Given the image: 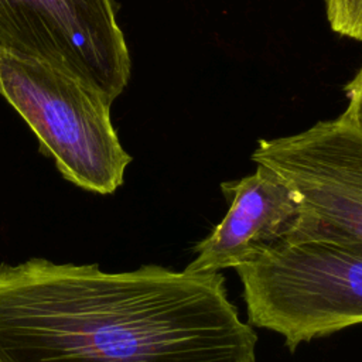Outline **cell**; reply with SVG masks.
Returning a JSON list of instances; mask_svg holds the SVG:
<instances>
[{
	"label": "cell",
	"instance_id": "6da1fadb",
	"mask_svg": "<svg viewBox=\"0 0 362 362\" xmlns=\"http://www.w3.org/2000/svg\"><path fill=\"white\" fill-rule=\"evenodd\" d=\"M256 345L222 273L0 264L4 362H256Z\"/></svg>",
	"mask_w": 362,
	"mask_h": 362
},
{
	"label": "cell",
	"instance_id": "7a4b0ae2",
	"mask_svg": "<svg viewBox=\"0 0 362 362\" xmlns=\"http://www.w3.org/2000/svg\"><path fill=\"white\" fill-rule=\"evenodd\" d=\"M247 322L301 344L362 324V242L303 215L296 228L235 269Z\"/></svg>",
	"mask_w": 362,
	"mask_h": 362
},
{
	"label": "cell",
	"instance_id": "3957f363",
	"mask_svg": "<svg viewBox=\"0 0 362 362\" xmlns=\"http://www.w3.org/2000/svg\"><path fill=\"white\" fill-rule=\"evenodd\" d=\"M0 95L74 185L107 195L132 161L110 119V103L75 78L38 61L0 55Z\"/></svg>",
	"mask_w": 362,
	"mask_h": 362
},
{
	"label": "cell",
	"instance_id": "277c9868",
	"mask_svg": "<svg viewBox=\"0 0 362 362\" xmlns=\"http://www.w3.org/2000/svg\"><path fill=\"white\" fill-rule=\"evenodd\" d=\"M0 55L57 68L110 105L130 79L113 0H0Z\"/></svg>",
	"mask_w": 362,
	"mask_h": 362
},
{
	"label": "cell",
	"instance_id": "5b68a950",
	"mask_svg": "<svg viewBox=\"0 0 362 362\" xmlns=\"http://www.w3.org/2000/svg\"><path fill=\"white\" fill-rule=\"evenodd\" d=\"M252 161L297 191L305 219L362 242V133L341 116L259 140Z\"/></svg>",
	"mask_w": 362,
	"mask_h": 362
},
{
	"label": "cell",
	"instance_id": "8992f818",
	"mask_svg": "<svg viewBox=\"0 0 362 362\" xmlns=\"http://www.w3.org/2000/svg\"><path fill=\"white\" fill-rule=\"evenodd\" d=\"M228 202L223 219L194 246L188 273H221L256 259L287 236L301 216L297 191L272 168L256 164L255 173L223 181Z\"/></svg>",
	"mask_w": 362,
	"mask_h": 362
},
{
	"label": "cell",
	"instance_id": "52a82bcc",
	"mask_svg": "<svg viewBox=\"0 0 362 362\" xmlns=\"http://www.w3.org/2000/svg\"><path fill=\"white\" fill-rule=\"evenodd\" d=\"M331 28L362 41V0H324Z\"/></svg>",
	"mask_w": 362,
	"mask_h": 362
},
{
	"label": "cell",
	"instance_id": "ba28073f",
	"mask_svg": "<svg viewBox=\"0 0 362 362\" xmlns=\"http://www.w3.org/2000/svg\"><path fill=\"white\" fill-rule=\"evenodd\" d=\"M346 96L349 103L341 117L362 133V68L346 86Z\"/></svg>",
	"mask_w": 362,
	"mask_h": 362
},
{
	"label": "cell",
	"instance_id": "9c48e42d",
	"mask_svg": "<svg viewBox=\"0 0 362 362\" xmlns=\"http://www.w3.org/2000/svg\"><path fill=\"white\" fill-rule=\"evenodd\" d=\"M0 362H4V359H3V358H1V356H0Z\"/></svg>",
	"mask_w": 362,
	"mask_h": 362
}]
</instances>
